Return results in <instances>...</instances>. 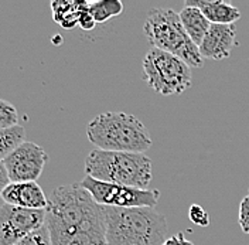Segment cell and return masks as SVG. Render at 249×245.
Here are the masks:
<instances>
[{"label":"cell","instance_id":"cb8c5ba5","mask_svg":"<svg viewBox=\"0 0 249 245\" xmlns=\"http://www.w3.org/2000/svg\"><path fill=\"white\" fill-rule=\"evenodd\" d=\"M248 193H249V190H248ZM248 196H249V194H248Z\"/></svg>","mask_w":249,"mask_h":245},{"label":"cell","instance_id":"9a60e30c","mask_svg":"<svg viewBox=\"0 0 249 245\" xmlns=\"http://www.w3.org/2000/svg\"><path fill=\"white\" fill-rule=\"evenodd\" d=\"M24 138H26V129L21 125L0 131V160H4L17 146L26 142Z\"/></svg>","mask_w":249,"mask_h":245},{"label":"cell","instance_id":"9c48e42d","mask_svg":"<svg viewBox=\"0 0 249 245\" xmlns=\"http://www.w3.org/2000/svg\"><path fill=\"white\" fill-rule=\"evenodd\" d=\"M3 162L12 183L37 182L48 162V154L40 145L23 142Z\"/></svg>","mask_w":249,"mask_h":245},{"label":"cell","instance_id":"5bb4252c","mask_svg":"<svg viewBox=\"0 0 249 245\" xmlns=\"http://www.w3.org/2000/svg\"><path fill=\"white\" fill-rule=\"evenodd\" d=\"M88 1H53V19L64 29H74L78 26L79 13Z\"/></svg>","mask_w":249,"mask_h":245},{"label":"cell","instance_id":"52a82bcc","mask_svg":"<svg viewBox=\"0 0 249 245\" xmlns=\"http://www.w3.org/2000/svg\"><path fill=\"white\" fill-rule=\"evenodd\" d=\"M79 184L92 196V199L105 207L118 208H155L159 203L160 193L157 188H136L122 184L108 183L96 180L91 176H85Z\"/></svg>","mask_w":249,"mask_h":245},{"label":"cell","instance_id":"7c38bea8","mask_svg":"<svg viewBox=\"0 0 249 245\" xmlns=\"http://www.w3.org/2000/svg\"><path fill=\"white\" fill-rule=\"evenodd\" d=\"M184 6L200 9L211 24H235L241 19V12L222 0H187Z\"/></svg>","mask_w":249,"mask_h":245},{"label":"cell","instance_id":"2e32d148","mask_svg":"<svg viewBox=\"0 0 249 245\" xmlns=\"http://www.w3.org/2000/svg\"><path fill=\"white\" fill-rule=\"evenodd\" d=\"M124 3L119 0H99L89 3V13L96 23H105L115 16L122 15Z\"/></svg>","mask_w":249,"mask_h":245},{"label":"cell","instance_id":"8fae6325","mask_svg":"<svg viewBox=\"0 0 249 245\" xmlns=\"http://www.w3.org/2000/svg\"><path fill=\"white\" fill-rule=\"evenodd\" d=\"M1 199L6 204L29 210H46L48 206V197L37 182L10 183L1 193Z\"/></svg>","mask_w":249,"mask_h":245},{"label":"cell","instance_id":"4fadbf2b","mask_svg":"<svg viewBox=\"0 0 249 245\" xmlns=\"http://www.w3.org/2000/svg\"><path fill=\"white\" fill-rule=\"evenodd\" d=\"M181 23L186 29L188 37L191 38V41L198 47L204 40L207 31L210 30L211 23L208 21V19L202 15V12L197 7L193 6H184L183 10L178 13Z\"/></svg>","mask_w":249,"mask_h":245},{"label":"cell","instance_id":"ffe728a7","mask_svg":"<svg viewBox=\"0 0 249 245\" xmlns=\"http://www.w3.org/2000/svg\"><path fill=\"white\" fill-rule=\"evenodd\" d=\"M238 223L241 230L245 234H249V196L244 197L239 203V214H238Z\"/></svg>","mask_w":249,"mask_h":245},{"label":"cell","instance_id":"5b68a950","mask_svg":"<svg viewBox=\"0 0 249 245\" xmlns=\"http://www.w3.org/2000/svg\"><path fill=\"white\" fill-rule=\"evenodd\" d=\"M143 33L153 48L170 53L193 68H200L204 58L198 47L188 37L180 15L173 9H152L143 24Z\"/></svg>","mask_w":249,"mask_h":245},{"label":"cell","instance_id":"44dd1931","mask_svg":"<svg viewBox=\"0 0 249 245\" xmlns=\"http://www.w3.org/2000/svg\"><path fill=\"white\" fill-rule=\"evenodd\" d=\"M78 26L87 31L93 30V29H95L96 21H95L93 16L89 13V3H87V4L84 6V9L81 10L79 19H78Z\"/></svg>","mask_w":249,"mask_h":245},{"label":"cell","instance_id":"d6986e66","mask_svg":"<svg viewBox=\"0 0 249 245\" xmlns=\"http://www.w3.org/2000/svg\"><path fill=\"white\" fill-rule=\"evenodd\" d=\"M188 218L193 224L198 227H208L210 226V215L205 208H202L200 204H191L188 208Z\"/></svg>","mask_w":249,"mask_h":245},{"label":"cell","instance_id":"3957f363","mask_svg":"<svg viewBox=\"0 0 249 245\" xmlns=\"http://www.w3.org/2000/svg\"><path fill=\"white\" fill-rule=\"evenodd\" d=\"M88 140L101 151L144 153L153 140L143 122L126 112H104L87 128Z\"/></svg>","mask_w":249,"mask_h":245},{"label":"cell","instance_id":"6da1fadb","mask_svg":"<svg viewBox=\"0 0 249 245\" xmlns=\"http://www.w3.org/2000/svg\"><path fill=\"white\" fill-rule=\"evenodd\" d=\"M53 245H108L104 206L79 183L53 190L46 208Z\"/></svg>","mask_w":249,"mask_h":245},{"label":"cell","instance_id":"7402d4cb","mask_svg":"<svg viewBox=\"0 0 249 245\" xmlns=\"http://www.w3.org/2000/svg\"><path fill=\"white\" fill-rule=\"evenodd\" d=\"M161 245H194L190 240H187L184 232H177L173 237H169Z\"/></svg>","mask_w":249,"mask_h":245},{"label":"cell","instance_id":"ba28073f","mask_svg":"<svg viewBox=\"0 0 249 245\" xmlns=\"http://www.w3.org/2000/svg\"><path fill=\"white\" fill-rule=\"evenodd\" d=\"M46 226V210H29L10 204L0 206V245H15Z\"/></svg>","mask_w":249,"mask_h":245},{"label":"cell","instance_id":"8992f818","mask_svg":"<svg viewBox=\"0 0 249 245\" xmlns=\"http://www.w3.org/2000/svg\"><path fill=\"white\" fill-rule=\"evenodd\" d=\"M146 84L156 94L170 96L180 95L191 87V67L170 53L150 48L143 58Z\"/></svg>","mask_w":249,"mask_h":245},{"label":"cell","instance_id":"603a6c76","mask_svg":"<svg viewBox=\"0 0 249 245\" xmlns=\"http://www.w3.org/2000/svg\"><path fill=\"white\" fill-rule=\"evenodd\" d=\"M12 183L10 177H9V171L6 169V165L3 160H0V197H1V193L6 190V187Z\"/></svg>","mask_w":249,"mask_h":245},{"label":"cell","instance_id":"e0dca14e","mask_svg":"<svg viewBox=\"0 0 249 245\" xmlns=\"http://www.w3.org/2000/svg\"><path fill=\"white\" fill-rule=\"evenodd\" d=\"M18 125V113L15 105L6 99H0V131L10 129Z\"/></svg>","mask_w":249,"mask_h":245},{"label":"cell","instance_id":"277c9868","mask_svg":"<svg viewBox=\"0 0 249 245\" xmlns=\"http://www.w3.org/2000/svg\"><path fill=\"white\" fill-rule=\"evenodd\" d=\"M85 173L96 180L147 188L153 179L152 160L144 153L93 149L85 159Z\"/></svg>","mask_w":249,"mask_h":245},{"label":"cell","instance_id":"30bf717a","mask_svg":"<svg viewBox=\"0 0 249 245\" xmlns=\"http://www.w3.org/2000/svg\"><path fill=\"white\" fill-rule=\"evenodd\" d=\"M236 44L235 24H211L201 44L198 46L204 60H225L231 56Z\"/></svg>","mask_w":249,"mask_h":245},{"label":"cell","instance_id":"7a4b0ae2","mask_svg":"<svg viewBox=\"0 0 249 245\" xmlns=\"http://www.w3.org/2000/svg\"><path fill=\"white\" fill-rule=\"evenodd\" d=\"M108 245H161L167 240L166 217L150 207H105Z\"/></svg>","mask_w":249,"mask_h":245},{"label":"cell","instance_id":"ac0fdd59","mask_svg":"<svg viewBox=\"0 0 249 245\" xmlns=\"http://www.w3.org/2000/svg\"><path fill=\"white\" fill-rule=\"evenodd\" d=\"M15 245H53L51 244V237L46 226L41 227L40 230L31 232L30 235L24 237Z\"/></svg>","mask_w":249,"mask_h":245}]
</instances>
